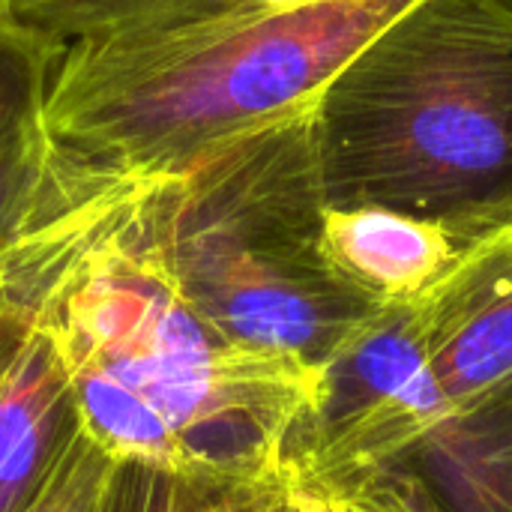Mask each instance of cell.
Wrapping results in <instances>:
<instances>
[{
    "label": "cell",
    "instance_id": "4fadbf2b",
    "mask_svg": "<svg viewBox=\"0 0 512 512\" xmlns=\"http://www.w3.org/2000/svg\"><path fill=\"white\" fill-rule=\"evenodd\" d=\"M45 54L0 42V135L36 102Z\"/></svg>",
    "mask_w": 512,
    "mask_h": 512
},
{
    "label": "cell",
    "instance_id": "ac0fdd59",
    "mask_svg": "<svg viewBox=\"0 0 512 512\" xmlns=\"http://www.w3.org/2000/svg\"><path fill=\"white\" fill-rule=\"evenodd\" d=\"M6 285H9V282H0V288H6Z\"/></svg>",
    "mask_w": 512,
    "mask_h": 512
},
{
    "label": "cell",
    "instance_id": "30bf717a",
    "mask_svg": "<svg viewBox=\"0 0 512 512\" xmlns=\"http://www.w3.org/2000/svg\"><path fill=\"white\" fill-rule=\"evenodd\" d=\"M285 477L237 480L114 462L99 512H285Z\"/></svg>",
    "mask_w": 512,
    "mask_h": 512
},
{
    "label": "cell",
    "instance_id": "2e32d148",
    "mask_svg": "<svg viewBox=\"0 0 512 512\" xmlns=\"http://www.w3.org/2000/svg\"><path fill=\"white\" fill-rule=\"evenodd\" d=\"M285 512H345L339 504H330L324 498H315V495H303V492H294L291 489V498H288V507Z\"/></svg>",
    "mask_w": 512,
    "mask_h": 512
},
{
    "label": "cell",
    "instance_id": "5b68a950",
    "mask_svg": "<svg viewBox=\"0 0 512 512\" xmlns=\"http://www.w3.org/2000/svg\"><path fill=\"white\" fill-rule=\"evenodd\" d=\"M291 489L375 512H512V375Z\"/></svg>",
    "mask_w": 512,
    "mask_h": 512
},
{
    "label": "cell",
    "instance_id": "5bb4252c",
    "mask_svg": "<svg viewBox=\"0 0 512 512\" xmlns=\"http://www.w3.org/2000/svg\"><path fill=\"white\" fill-rule=\"evenodd\" d=\"M33 318V288L24 273H18L6 288H0V384L12 357L21 348V339Z\"/></svg>",
    "mask_w": 512,
    "mask_h": 512
},
{
    "label": "cell",
    "instance_id": "52a82bcc",
    "mask_svg": "<svg viewBox=\"0 0 512 512\" xmlns=\"http://www.w3.org/2000/svg\"><path fill=\"white\" fill-rule=\"evenodd\" d=\"M81 429L63 360L33 318L0 384V512H18Z\"/></svg>",
    "mask_w": 512,
    "mask_h": 512
},
{
    "label": "cell",
    "instance_id": "e0dca14e",
    "mask_svg": "<svg viewBox=\"0 0 512 512\" xmlns=\"http://www.w3.org/2000/svg\"><path fill=\"white\" fill-rule=\"evenodd\" d=\"M345 512H375V510H366V507H342Z\"/></svg>",
    "mask_w": 512,
    "mask_h": 512
},
{
    "label": "cell",
    "instance_id": "6da1fadb",
    "mask_svg": "<svg viewBox=\"0 0 512 512\" xmlns=\"http://www.w3.org/2000/svg\"><path fill=\"white\" fill-rule=\"evenodd\" d=\"M138 171L69 150L24 249L36 318L69 375L81 429L114 462L282 477L315 372L207 324L135 228Z\"/></svg>",
    "mask_w": 512,
    "mask_h": 512
},
{
    "label": "cell",
    "instance_id": "8fae6325",
    "mask_svg": "<svg viewBox=\"0 0 512 512\" xmlns=\"http://www.w3.org/2000/svg\"><path fill=\"white\" fill-rule=\"evenodd\" d=\"M51 168L54 141L33 102L0 135V282L21 270L24 240L48 201Z\"/></svg>",
    "mask_w": 512,
    "mask_h": 512
},
{
    "label": "cell",
    "instance_id": "277c9868",
    "mask_svg": "<svg viewBox=\"0 0 512 512\" xmlns=\"http://www.w3.org/2000/svg\"><path fill=\"white\" fill-rule=\"evenodd\" d=\"M417 0H330L252 21L87 39L42 66L48 138L114 168H177L291 108Z\"/></svg>",
    "mask_w": 512,
    "mask_h": 512
},
{
    "label": "cell",
    "instance_id": "ba28073f",
    "mask_svg": "<svg viewBox=\"0 0 512 512\" xmlns=\"http://www.w3.org/2000/svg\"><path fill=\"white\" fill-rule=\"evenodd\" d=\"M324 246L336 273L378 306L420 300L462 252L444 225L375 204L327 207Z\"/></svg>",
    "mask_w": 512,
    "mask_h": 512
},
{
    "label": "cell",
    "instance_id": "3957f363",
    "mask_svg": "<svg viewBox=\"0 0 512 512\" xmlns=\"http://www.w3.org/2000/svg\"><path fill=\"white\" fill-rule=\"evenodd\" d=\"M138 171L135 228L180 297L228 339L318 372L378 309L333 267L315 102L177 168Z\"/></svg>",
    "mask_w": 512,
    "mask_h": 512
},
{
    "label": "cell",
    "instance_id": "8992f818",
    "mask_svg": "<svg viewBox=\"0 0 512 512\" xmlns=\"http://www.w3.org/2000/svg\"><path fill=\"white\" fill-rule=\"evenodd\" d=\"M414 309L432 375L447 399H465L510 378L512 222L465 243Z\"/></svg>",
    "mask_w": 512,
    "mask_h": 512
},
{
    "label": "cell",
    "instance_id": "7a4b0ae2",
    "mask_svg": "<svg viewBox=\"0 0 512 512\" xmlns=\"http://www.w3.org/2000/svg\"><path fill=\"white\" fill-rule=\"evenodd\" d=\"M330 207H390L465 243L512 222V0H417L315 102Z\"/></svg>",
    "mask_w": 512,
    "mask_h": 512
},
{
    "label": "cell",
    "instance_id": "9a60e30c",
    "mask_svg": "<svg viewBox=\"0 0 512 512\" xmlns=\"http://www.w3.org/2000/svg\"><path fill=\"white\" fill-rule=\"evenodd\" d=\"M0 42L3 45H21V48H30L36 54H45L42 48H36L18 27L15 21V0H0ZM45 57H54V54H45Z\"/></svg>",
    "mask_w": 512,
    "mask_h": 512
},
{
    "label": "cell",
    "instance_id": "7c38bea8",
    "mask_svg": "<svg viewBox=\"0 0 512 512\" xmlns=\"http://www.w3.org/2000/svg\"><path fill=\"white\" fill-rule=\"evenodd\" d=\"M114 459L78 429L39 492L18 512H99Z\"/></svg>",
    "mask_w": 512,
    "mask_h": 512
},
{
    "label": "cell",
    "instance_id": "9c48e42d",
    "mask_svg": "<svg viewBox=\"0 0 512 512\" xmlns=\"http://www.w3.org/2000/svg\"><path fill=\"white\" fill-rule=\"evenodd\" d=\"M231 12L234 0H15L21 33L45 54L87 39L219 21Z\"/></svg>",
    "mask_w": 512,
    "mask_h": 512
}]
</instances>
